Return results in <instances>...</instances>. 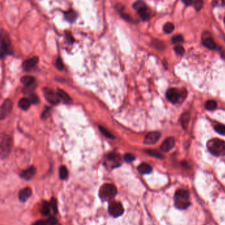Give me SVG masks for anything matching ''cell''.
Listing matches in <instances>:
<instances>
[{
    "label": "cell",
    "instance_id": "14",
    "mask_svg": "<svg viewBox=\"0 0 225 225\" xmlns=\"http://www.w3.org/2000/svg\"><path fill=\"white\" fill-rule=\"evenodd\" d=\"M38 57H33L32 58L25 60L23 63H22V68L24 69L25 71H29L31 69H32L34 67L37 65V63H38Z\"/></svg>",
    "mask_w": 225,
    "mask_h": 225
},
{
    "label": "cell",
    "instance_id": "18",
    "mask_svg": "<svg viewBox=\"0 0 225 225\" xmlns=\"http://www.w3.org/2000/svg\"><path fill=\"white\" fill-rule=\"evenodd\" d=\"M36 173V169L34 166H30L29 168L22 171L21 174V176L25 180H30Z\"/></svg>",
    "mask_w": 225,
    "mask_h": 225
},
{
    "label": "cell",
    "instance_id": "12",
    "mask_svg": "<svg viewBox=\"0 0 225 225\" xmlns=\"http://www.w3.org/2000/svg\"><path fill=\"white\" fill-rule=\"evenodd\" d=\"M160 138L159 132H151L148 133L144 140V143L146 145H153L157 143Z\"/></svg>",
    "mask_w": 225,
    "mask_h": 225
},
{
    "label": "cell",
    "instance_id": "22",
    "mask_svg": "<svg viewBox=\"0 0 225 225\" xmlns=\"http://www.w3.org/2000/svg\"><path fill=\"white\" fill-rule=\"evenodd\" d=\"M34 78L31 76H25L21 78V82L23 84L25 87L32 86L34 82Z\"/></svg>",
    "mask_w": 225,
    "mask_h": 225
},
{
    "label": "cell",
    "instance_id": "34",
    "mask_svg": "<svg viewBox=\"0 0 225 225\" xmlns=\"http://www.w3.org/2000/svg\"><path fill=\"white\" fill-rule=\"evenodd\" d=\"M124 157V160L125 161H127V162H128V163L132 162V161H134L135 159V157L131 153H126V154H125Z\"/></svg>",
    "mask_w": 225,
    "mask_h": 225
},
{
    "label": "cell",
    "instance_id": "5",
    "mask_svg": "<svg viewBox=\"0 0 225 225\" xmlns=\"http://www.w3.org/2000/svg\"><path fill=\"white\" fill-rule=\"evenodd\" d=\"M117 194V188L114 184H105L99 190L100 198L104 201H109L115 198Z\"/></svg>",
    "mask_w": 225,
    "mask_h": 225
},
{
    "label": "cell",
    "instance_id": "16",
    "mask_svg": "<svg viewBox=\"0 0 225 225\" xmlns=\"http://www.w3.org/2000/svg\"><path fill=\"white\" fill-rule=\"evenodd\" d=\"M63 14H64L65 19L70 22H74L78 17L77 13L76 11L71 9L67 11H64Z\"/></svg>",
    "mask_w": 225,
    "mask_h": 225
},
{
    "label": "cell",
    "instance_id": "20",
    "mask_svg": "<svg viewBox=\"0 0 225 225\" xmlns=\"http://www.w3.org/2000/svg\"><path fill=\"white\" fill-rule=\"evenodd\" d=\"M31 102L29 99L26 97H23L19 101V107L22 109V110H27L30 107Z\"/></svg>",
    "mask_w": 225,
    "mask_h": 225
},
{
    "label": "cell",
    "instance_id": "6",
    "mask_svg": "<svg viewBox=\"0 0 225 225\" xmlns=\"http://www.w3.org/2000/svg\"><path fill=\"white\" fill-rule=\"evenodd\" d=\"M133 7L137 11L143 21H148L151 17V11L142 0H137L133 5Z\"/></svg>",
    "mask_w": 225,
    "mask_h": 225
},
{
    "label": "cell",
    "instance_id": "42",
    "mask_svg": "<svg viewBox=\"0 0 225 225\" xmlns=\"http://www.w3.org/2000/svg\"><path fill=\"white\" fill-rule=\"evenodd\" d=\"M50 225H61L58 222H57V221H56V222H54V223H52V224H50Z\"/></svg>",
    "mask_w": 225,
    "mask_h": 225
},
{
    "label": "cell",
    "instance_id": "25",
    "mask_svg": "<svg viewBox=\"0 0 225 225\" xmlns=\"http://www.w3.org/2000/svg\"><path fill=\"white\" fill-rule=\"evenodd\" d=\"M145 152L149 155H150V156H152V157L158 158V159L164 158L163 155L161 154L159 151H157V150H156V149H148V150H146Z\"/></svg>",
    "mask_w": 225,
    "mask_h": 225
},
{
    "label": "cell",
    "instance_id": "7",
    "mask_svg": "<svg viewBox=\"0 0 225 225\" xmlns=\"http://www.w3.org/2000/svg\"><path fill=\"white\" fill-rule=\"evenodd\" d=\"M186 94V91L180 92L176 88H170L166 91V96L169 101L172 103H176L182 98H185Z\"/></svg>",
    "mask_w": 225,
    "mask_h": 225
},
{
    "label": "cell",
    "instance_id": "11",
    "mask_svg": "<svg viewBox=\"0 0 225 225\" xmlns=\"http://www.w3.org/2000/svg\"><path fill=\"white\" fill-rule=\"evenodd\" d=\"M13 109V102L10 100H5L0 109V118L2 120L6 118Z\"/></svg>",
    "mask_w": 225,
    "mask_h": 225
},
{
    "label": "cell",
    "instance_id": "26",
    "mask_svg": "<svg viewBox=\"0 0 225 225\" xmlns=\"http://www.w3.org/2000/svg\"><path fill=\"white\" fill-rule=\"evenodd\" d=\"M99 131L102 134L103 136H105L106 138H109V139H114V136L106 128L103 127L102 126H99Z\"/></svg>",
    "mask_w": 225,
    "mask_h": 225
},
{
    "label": "cell",
    "instance_id": "15",
    "mask_svg": "<svg viewBox=\"0 0 225 225\" xmlns=\"http://www.w3.org/2000/svg\"><path fill=\"white\" fill-rule=\"evenodd\" d=\"M116 9H117L118 13L120 14V16L122 17L123 19H124L125 21L131 22V23H134L135 22V20L133 19V17H131L129 14L126 13L124 11V7L121 4H117L116 5Z\"/></svg>",
    "mask_w": 225,
    "mask_h": 225
},
{
    "label": "cell",
    "instance_id": "17",
    "mask_svg": "<svg viewBox=\"0 0 225 225\" xmlns=\"http://www.w3.org/2000/svg\"><path fill=\"white\" fill-rule=\"evenodd\" d=\"M32 190L30 188H25L21 190L19 194V199L22 202H25L31 197Z\"/></svg>",
    "mask_w": 225,
    "mask_h": 225
},
{
    "label": "cell",
    "instance_id": "39",
    "mask_svg": "<svg viewBox=\"0 0 225 225\" xmlns=\"http://www.w3.org/2000/svg\"><path fill=\"white\" fill-rule=\"evenodd\" d=\"M174 50L176 51V53L180 55H183L184 52H185V49L181 45H177L174 48Z\"/></svg>",
    "mask_w": 225,
    "mask_h": 225
},
{
    "label": "cell",
    "instance_id": "24",
    "mask_svg": "<svg viewBox=\"0 0 225 225\" xmlns=\"http://www.w3.org/2000/svg\"><path fill=\"white\" fill-rule=\"evenodd\" d=\"M189 119H190V115L188 113H185L182 115L181 118H180V122H181L182 126L185 129H186V127L188 125Z\"/></svg>",
    "mask_w": 225,
    "mask_h": 225
},
{
    "label": "cell",
    "instance_id": "41",
    "mask_svg": "<svg viewBox=\"0 0 225 225\" xmlns=\"http://www.w3.org/2000/svg\"><path fill=\"white\" fill-rule=\"evenodd\" d=\"M182 1L186 5H188V6L192 5V3L193 2V0H182Z\"/></svg>",
    "mask_w": 225,
    "mask_h": 225
},
{
    "label": "cell",
    "instance_id": "28",
    "mask_svg": "<svg viewBox=\"0 0 225 225\" xmlns=\"http://www.w3.org/2000/svg\"><path fill=\"white\" fill-rule=\"evenodd\" d=\"M60 178L61 180H65L68 176V171L65 166H61L59 169Z\"/></svg>",
    "mask_w": 225,
    "mask_h": 225
},
{
    "label": "cell",
    "instance_id": "30",
    "mask_svg": "<svg viewBox=\"0 0 225 225\" xmlns=\"http://www.w3.org/2000/svg\"><path fill=\"white\" fill-rule=\"evenodd\" d=\"M152 45L153 47H154L156 49H163L165 47V45L163 42L159 41V40H154L152 42Z\"/></svg>",
    "mask_w": 225,
    "mask_h": 225
},
{
    "label": "cell",
    "instance_id": "2",
    "mask_svg": "<svg viewBox=\"0 0 225 225\" xmlns=\"http://www.w3.org/2000/svg\"><path fill=\"white\" fill-rule=\"evenodd\" d=\"M209 152L215 156H223L225 155V142L218 138H213L207 142Z\"/></svg>",
    "mask_w": 225,
    "mask_h": 225
},
{
    "label": "cell",
    "instance_id": "9",
    "mask_svg": "<svg viewBox=\"0 0 225 225\" xmlns=\"http://www.w3.org/2000/svg\"><path fill=\"white\" fill-rule=\"evenodd\" d=\"M108 211L110 213V214L112 217H118L123 214L124 209L123 205L120 202L113 201V202L110 203L109 205Z\"/></svg>",
    "mask_w": 225,
    "mask_h": 225
},
{
    "label": "cell",
    "instance_id": "21",
    "mask_svg": "<svg viewBox=\"0 0 225 225\" xmlns=\"http://www.w3.org/2000/svg\"><path fill=\"white\" fill-rule=\"evenodd\" d=\"M57 94H58V96H60V99H61L65 103H71V98L70 97V96H69L66 93L65 91H63V90H60V89H57Z\"/></svg>",
    "mask_w": 225,
    "mask_h": 225
},
{
    "label": "cell",
    "instance_id": "35",
    "mask_svg": "<svg viewBox=\"0 0 225 225\" xmlns=\"http://www.w3.org/2000/svg\"><path fill=\"white\" fill-rule=\"evenodd\" d=\"M183 36L181 35H177L172 38V42L173 44L181 43V42H183Z\"/></svg>",
    "mask_w": 225,
    "mask_h": 225
},
{
    "label": "cell",
    "instance_id": "8",
    "mask_svg": "<svg viewBox=\"0 0 225 225\" xmlns=\"http://www.w3.org/2000/svg\"><path fill=\"white\" fill-rule=\"evenodd\" d=\"M43 91L45 99L49 103L54 105L57 104V103H60L61 100L60 96L57 94V93H56L52 90L48 88H45L43 89Z\"/></svg>",
    "mask_w": 225,
    "mask_h": 225
},
{
    "label": "cell",
    "instance_id": "31",
    "mask_svg": "<svg viewBox=\"0 0 225 225\" xmlns=\"http://www.w3.org/2000/svg\"><path fill=\"white\" fill-rule=\"evenodd\" d=\"M215 130L220 134H225V126L222 124H217L215 126Z\"/></svg>",
    "mask_w": 225,
    "mask_h": 225
},
{
    "label": "cell",
    "instance_id": "40",
    "mask_svg": "<svg viewBox=\"0 0 225 225\" xmlns=\"http://www.w3.org/2000/svg\"><path fill=\"white\" fill-rule=\"evenodd\" d=\"M33 225H48V223H47V221L40 220V221L36 222Z\"/></svg>",
    "mask_w": 225,
    "mask_h": 225
},
{
    "label": "cell",
    "instance_id": "4",
    "mask_svg": "<svg viewBox=\"0 0 225 225\" xmlns=\"http://www.w3.org/2000/svg\"><path fill=\"white\" fill-rule=\"evenodd\" d=\"M13 54V48L8 33L3 30H2L1 34V57L3 59L4 57Z\"/></svg>",
    "mask_w": 225,
    "mask_h": 225
},
{
    "label": "cell",
    "instance_id": "1",
    "mask_svg": "<svg viewBox=\"0 0 225 225\" xmlns=\"http://www.w3.org/2000/svg\"><path fill=\"white\" fill-rule=\"evenodd\" d=\"M174 205L180 210L186 209L191 205L189 201V193L186 190H178L174 195Z\"/></svg>",
    "mask_w": 225,
    "mask_h": 225
},
{
    "label": "cell",
    "instance_id": "10",
    "mask_svg": "<svg viewBox=\"0 0 225 225\" xmlns=\"http://www.w3.org/2000/svg\"><path fill=\"white\" fill-rule=\"evenodd\" d=\"M202 44H203L205 48H208L211 50H215L217 49V45L214 40L213 39L211 35L208 32H204L202 35L201 38Z\"/></svg>",
    "mask_w": 225,
    "mask_h": 225
},
{
    "label": "cell",
    "instance_id": "44",
    "mask_svg": "<svg viewBox=\"0 0 225 225\" xmlns=\"http://www.w3.org/2000/svg\"><path fill=\"white\" fill-rule=\"evenodd\" d=\"M224 23H225V18H224Z\"/></svg>",
    "mask_w": 225,
    "mask_h": 225
},
{
    "label": "cell",
    "instance_id": "37",
    "mask_svg": "<svg viewBox=\"0 0 225 225\" xmlns=\"http://www.w3.org/2000/svg\"><path fill=\"white\" fill-rule=\"evenodd\" d=\"M56 66L60 71L63 70V68H64V65H63V63L62 60L60 57H57V58L56 61Z\"/></svg>",
    "mask_w": 225,
    "mask_h": 225
},
{
    "label": "cell",
    "instance_id": "36",
    "mask_svg": "<svg viewBox=\"0 0 225 225\" xmlns=\"http://www.w3.org/2000/svg\"><path fill=\"white\" fill-rule=\"evenodd\" d=\"M50 204L51 209H53L54 212L55 213H57V204L56 199L55 198H51Z\"/></svg>",
    "mask_w": 225,
    "mask_h": 225
},
{
    "label": "cell",
    "instance_id": "33",
    "mask_svg": "<svg viewBox=\"0 0 225 225\" xmlns=\"http://www.w3.org/2000/svg\"><path fill=\"white\" fill-rule=\"evenodd\" d=\"M194 6L197 11H200L203 7V0H196L194 3Z\"/></svg>",
    "mask_w": 225,
    "mask_h": 225
},
{
    "label": "cell",
    "instance_id": "13",
    "mask_svg": "<svg viewBox=\"0 0 225 225\" xmlns=\"http://www.w3.org/2000/svg\"><path fill=\"white\" fill-rule=\"evenodd\" d=\"M175 145V140L174 138L169 137L167 138L166 139L164 140V141L163 142L160 146V149L162 152H168L174 148Z\"/></svg>",
    "mask_w": 225,
    "mask_h": 225
},
{
    "label": "cell",
    "instance_id": "27",
    "mask_svg": "<svg viewBox=\"0 0 225 225\" xmlns=\"http://www.w3.org/2000/svg\"><path fill=\"white\" fill-rule=\"evenodd\" d=\"M205 106L207 109H208L209 111H213L215 110V109L217 108V103L215 100H208L206 101Z\"/></svg>",
    "mask_w": 225,
    "mask_h": 225
},
{
    "label": "cell",
    "instance_id": "32",
    "mask_svg": "<svg viewBox=\"0 0 225 225\" xmlns=\"http://www.w3.org/2000/svg\"><path fill=\"white\" fill-rule=\"evenodd\" d=\"M65 34H66V38L67 40V42L69 44H73L74 42V41H75V39L73 37V36L71 35V33L70 31H69V32L66 31L65 32Z\"/></svg>",
    "mask_w": 225,
    "mask_h": 225
},
{
    "label": "cell",
    "instance_id": "3",
    "mask_svg": "<svg viewBox=\"0 0 225 225\" xmlns=\"http://www.w3.org/2000/svg\"><path fill=\"white\" fill-rule=\"evenodd\" d=\"M12 146V138L6 134H2L1 142H0V155H1V158L2 159L7 157L9 155Z\"/></svg>",
    "mask_w": 225,
    "mask_h": 225
},
{
    "label": "cell",
    "instance_id": "23",
    "mask_svg": "<svg viewBox=\"0 0 225 225\" xmlns=\"http://www.w3.org/2000/svg\"><path fill=\"white\" fill-rule=\"evenodd\" d=\"M50 204L47 202V201H44L42 204V207H41V209H40V211H41V213L44 215V216H48L50 215Z\"/></svg>",
    "mask_w": 225,
    "mask_h": 225
},
{
    "label": "cell",
    "instance_id": "29",
    "mask_svg": "<svg viewBox=\"0 0 225 225\" xmlns=\"http://www.w3.org/2000/svg\"><path fill=\"white\" fill-rule=\"evenodd\" d=\"M164 31L166 34H170L174 30V26L171 22H167L166 24L164 25L163 28Z\"/></svg>",
    "mask_w": 225,
    "mask_h": 225
},
{
    "label": "cell",
    "instance_id": "19",
    "mask_svg": "<svg viewBox=\"0 0 225 225\" xmlns=\"http://www.w3.org/2000/svg\"><path fill=\"white\" fill-rule=\"evenodd\" d=\"M137 171L141 175H147L152 172V167L148 163H143L137 167Z\"/></svg>",
    "mask_w": 225,
    "mask_h": 225
},
{
    "label": "cell",
    "instance_id": "43",
    "mask_svg": "<svg viewBox=\"0 0 225 225\" xmlns=\"http://www.w3.org/2000/svg\"><path fill=\"white\" fill-rule=\"evenodd\" d=\"M223 5H225V0H222Z\"/></svg>",
    "mask_w": 225,
    "mask_h": 225
},
{
    "label": "cell",
    "instance_id": "38",
    "mask_svg": "<svg viewBox=\"0 0 225 225\" xmlns=\"http://www.w3.org/2000/svg\"><path fill=\"white\" fill-rule=\"evenodd\" d=\"M29 100H30L31 103H32V104H37V103H38L39 102V97L35 94H32L30 96Z\"/></svg>",
    "mask_w": 225,
    "mask_h": 225
}]
</instances>
